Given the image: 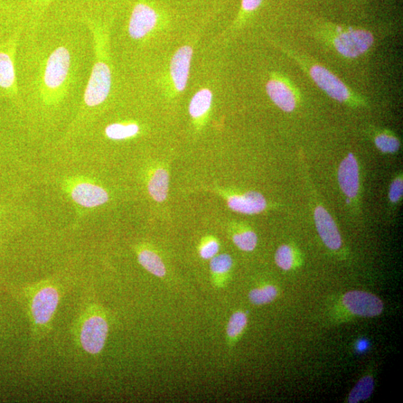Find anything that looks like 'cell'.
<instances>
[{
	"label": "cell",
	"instance_id": "8fae6325",
	"mask_svg": "<svg viewBox=\"0 0 403 403\" xmlns=\"http://www.w3.org/2000/svg\"><path fill=\"white\" fill-rule=\"evenodd\" d=\"M337 180L346 198L352 200L357 198L360 189L359 166L353 153H349L341 162Z\"/></svg>",
	"mask_w": 403,
	"mask_h": 403
},
{
	"label": "cell",
	"instance_id": "6da1fadb",
	"mask_svg": "<svg viewBox=\"0 0 403 403\" xmlns=\"http://www.w3.org/2000/svg\"><path fill=\"white\" fill-rule=\"evenodd\" d=\"M280 49L285 53L290 58L294 59L311 77L317 86L332 99L352 107H359L366 104L362 97L353 92L330 70L293 50L283 48H280Z\"/></svg>",
	"mask_w": 403,
	"mask_h": 403
},
{
	"label": "cell",
	"instance_id": "603a6c76",
	"mask_svg": "<svg viewBox=\"0 0 403 403\" xmlns=\"http://www.w3.org/2000/svg\"><path fill=\"white\" fill-rule=\"evenodd\" d=\"M139 130L135 124H112L106 127V135L111 140H125L137 135Z\"/></svg>",
	"mask_w": 403,
	"mask_h": 403
},
{
	"label": "cell",
	"instance_id": "ffe728a7",
	"mask_svg": "<svg viewBox=\"0 0 403 403\" xmlns=\"http://www.w3.org/2000/svg\"><path fill=\"white\" fill-rule=\"evenodd\" d=\"M16 87V73L12 56L0 51V88L13 91Z\"/></svg>",
	"mask_w": 403,
	"mask_h": 403
},
{
	"label": "cell",
	"instance_id": "7a4b0ae2",
	"mask_svg": "<svg viewBox=\"0 0 403 403\" xmlns=\"http://www.w3.org/2000/svg\"><path fill=\"white\" fill-rule=\"evenodd\" d=\"M331 39L335 50L344 57L358 58L366 53L373 46L374 36L372 32L360 29H337Z\"/></svg>",
	"mask_w": 403,
	"mask_h": 403
},
{
	"label": "cell",
	"instance_id": "ac0fdd59",
	"mask_svg": "<svg viewBox=\"0 0 403 403\" xmlns=\"http://www.w3.org/2000/svg\"><path fill=\"white\" fill-rule=\"evenodd\" d=\"M232 240L235 245L242 251L252 252L258 243L256 233L249 227L239 224H233L230 227Z\"/></svg>",
	"mask_w": 403,
	"mask_h": 403
},
{
	"label": "cell",
	"instance_id": "ba28073f",
	"mask_svg": "<svg viewBox=\"0 0 403 403\" xmlns=\"http://www.w3.org/2000/svg\"><path fill=\"white\" fill-rule=\"evenodd\" d=\"M343 304L352 314L365 317L378 316L384 308L383 303L379 297L359 290L345 294Z\"/></svg>",
	"mask_w": 403,
	"mask_h": 403
},
{
	"label": "cell",
	"instance_id": "83f0119b",
	"mask_svg": "<svg viewBox=\"0 0 403 403\" xmlns=\"http://www.w3.org/2000/svg\"><path fill=\"white\" fill-rule=\"evenodd\" d=\"M403 180L402 175L393 180L390 185L389 200L392 203H398L402 198Z\"/></svg>",
	"mask_w": 403,
	"mask_h": 403
},
{
	"label": "cell",
	"instance_id": "f1b7e54d",
	"mask_svg": "<svg viewBox=\"0 0 403 403\" xmlns=\"http://www.w3.org/2000/svg\"><path fill=\"white\" fill-rule=\"evenodd\" d=\"M261 2L262 0H242V11L245 13L254 12L261 4Z\"/></svg>",
	"mask_w": 403,
	"mask_h": 403
},
{
	"label": "cell",
	"instance_id": "2e32d148",
	"mask_svg": "<svg viewBox=\"0 0 403 403\" xmlns=\"http://www.w3.org/2000/svg\"><path fill=\"white\" fill-rule=\"evenodd\" d=\"M138 260L140 265L146 270L158 278L166 275V268L164 261L156 251L147 247H140L137 251Z\"/></svg>",
	"mask_w": 403,
	"mask_h": 403
},
{
	"label": "cell",
	"instance_id": "52a82bcc",
	"mask_svg": "<svg viewBox=\"0 0 403 403\" xmlns=\"http://www.w3.org/2000/svg\"><path fill=\"white\" fill-rule=\"evenodd\" d=\"M219 192L227 200L229 208L243 214H256L267 209V200L263 195L255 191L246 192Z\"/></svg>",
	"mask_w": 403,
	"mask_h": 403
},
{
	"label": "cell",
	"instance_id": "8992f818",
	"mask_svg": "<svg viewBox=\"0 0 403 403\" xmlns=\"http://www.w3.org/2000/svg\"><path fill=\"white\" fill-rule=\"evenodd\" d=\"M71 55L64 48L55 50L46 62L44 82L46 87L55 90L60 88L68 78Z\"/></svg>",
	"mask_w": 403,
	"mask_h": 403
},
{
	"label": "cell",
	"instance_id": "e0dca14e",
	"mask_svg": "<svg viewBox=\"0 0 403 403\" xmlns=\"http://www.w3.org/2000/svg\"><path fill=\"white\" fill-rule=\"evenodd\" d=\"M233 267V259L229 254H220L214 256L210 261V270L214 285L222 288Z\"/></svg>",
	"mask_w": 403,
	"mask_h": 403
},
{
	"label": "cell",
	"instance_id": "9a60e30c",
	"mask_svg": "<svg viewBox=\"0 0 403 403\" xmlns=\"http://www.w3.org/2000/svg\"><path fill=\"white\" fill-rule=\"evenodd\" d=\"M170 176L167 169L158 166L153 170L148 180V191L151 198L158 203L164 202L168 195Z\"/></svg>",
	"mask_w": 403,
	"mask_h": 403
},
{
	"label": "cell",
	"instance_id": "9c48e42d",
	"mask_svg": "<svg viewBox=\"0 0 403 403\" xmlns=\"http://www.w3.org/2000/svg\"><path fill=\"white\" fill-rule=\"evenodd\" d=\"M266 91L274 104L285 112H292L297 106L298 95L292 84L286 79L274 76L266 84Z\"/></svg>",
	"mask_w": 403,
	"mask_h": 403
},
{
	"label": "cell",
	"instance_id": "7402d4cb",
	"mask_svg": "<svg viewBox=\"0 0 403 403\" xmlns=\"http://www.w3.org/2000/svg\"><path fill=\"white\" fill-rule=\"evenodd\" d=\"M247 321V316L243 312L238 311L232 315L227 327V339L230 344L236 342L245 331Z\"/></svg>",
	"mask_w": 403,
	"mask_h": 403
},
{
	"label": "cell",
	"instance_id": "5b68a950",
	"mask_svg": "<svg viewBox=\"0 0 403 403\" xmlns=\"http://www.w3.org/2000/svg\"><path fill=\"white\" fill-rule=\"evenodd\" d=\"M111 87V73L109 65L98 60L93 66L86 93L84 102L88 106L102 104L109 95Z\"/></svg>",
	"mask_w": 403,
	"mask_h": 403
},
{
	"label": "cell",
	"instance_id": "5bb4252c",
	"mask_svg": "<svg viewBox=\"0 0 403 403\" xmlns=\"http://www.w3.org/2000/svg\"><path fill=\"white\" fill-rule=\"evenodd\" d=\"M73 200L86 208H95L109 200V194L102 187L88 182H80L71 190Z\"/></svg>",
	"mask_w": 403,
	"mask_h": 403
},
{
	"label": "cell",
	"instance_id": "277c9868",
	"mask_svg": "<svg viewBox=\"0 0 403 403\" xmlns=\"http://www.w3.org/2000/svg\"><path fill=\"white\" fill-rule=\"evenodd\" d=\"M57 288L46 285L36 290L31 301V314L35 325L45 327L52 320L59 303Z\"/></svg>",
	"mask_w": 403,
	"mask_h": 403
},
{
	"label": "cell",
	"instance_id": "4316f807",
	"mask_svg": "<svg viewBox=\"0 0 403 403\" xmlns=\"http://www.w3.org/2000/svg\"><path fill=\"white\" fill-rule=\"evenodd\" d=\"M220 243L216 238L207 236L203 238L199 247L200 256L205 260H211L218 255Z\"/></svg>",
	"mask_w": 403,
	"mask_h": 403
},
{
	"label": "cell",
	"instance_id": "f546056e",
	"mask_svg": "<svg viewBox=\"0 0 403 403\" xmlns=\"http://www.w3.org/2000/svg\"><path fill=\"white\" fill-rule=\"evenodd\" d=\"M365 348H366V344H365V342H362L359 344V349L360 350H364Z\"/></svg>",
	"mask_w": 403,
	"mask_h": 403
},
{
	"label": "cell",
	"instance_id": "d4e9b609",
	"mask_svg": "<svg viewBox=\"0 0 403 403\" xmlns=\"http://www.w3.org/2000/svg\"><path fill=\"white\" fill-rule=\"evenodd\" d=\"M278 295V290L274 285H266L254 288L249 294L250 301L256 306L268 304L273 302Z\"/></svg>",
	"mask_w": 403,
	"mask_h": 403
},
{
	"label": "cell",
	"instance_id": "44dd1931",
	"mask_svg": "<svg viewBox=\"0 0 403 403\" xmlns=\"http://www.w3.org/2000/svg\"><path fill=\"white\" fill-rule=\"evenodd\" d=\"M373 142L382 153H396L400 148L399 138L389 131H382L377 133L373 138Z\"/></svg>",
	"mask_w": 403,
	"mask_h": 403
},
{
	"label": "cell",
	"instance_id": "30bf717a",
	"mask_svg": "<svg viewBox=\"0 0 403 403\" xmlns=\"http://www.w3.org/2000/svg\"><path fill=\"white\" fill-rule=\"evenodd\" d=\"M314 219L318 234L324 245L332 250H339L342 246V238L337 224L323 205L316 206Z\"/></svg>",
	"mask_w": 403,
	"mask_h": 403
},
{
	"label": "cell",
	"instance_id": "3957f363",
	"mask_svg": "<svg viewBox=\"0 0 403 403\" xmlns=\"http://www.w3.org/2000/svg\"><path fill=\"white\" fill-rule=\"evenodd\" d=\"M109 335V324L101 314L90 315L84 321L80 332V341L84 351L97 355L104 348Z\"/></svg>",
	"mask_w": 403,
	"mask_h": 403
},
{
	"label": "cell",
	"instance_id": "4fadbf2b",
	"mask_svg": "<svg viewBox=\"0 0 403 403\" xmlns=\"http://www.w3.org/2000/svg\"><path fill=\"white\" fill-rule=\"evenodd\" d=\"M193 49L183 46L173 56L171 62V77L177 91H185L189 82Z\"/></svg>",
	"mask_w": 403,
	"mask_h": 403
},
{
	"label": "cell",
	"instance_id": "7c38bea8",
	"mask_svg": "<svg viewBox=\"0 0 403 403\" xmlns=\"http://www.w3.org/2000/svg\"><path fill=\"white\" fill-rule=\"evenodd\" d=\"M157 22L158 14L153 8L138 4L131 16L129 33L134 39H142L155 29Z\"/></svg>",
	"mask_w": 403,
	"mask_h": 403
},
{
	"label": "cell",
	"instance_id": "cb8c5ba5",
	"mask_svg": "<svg viewBox=\"0 0 403 403\" xmlns=\"http://www.w3.org/2000/svg\"><path fill=\"white\" fill-rule=\"evenodd\" d=\"M374 381L372 377H363L351 391L348 402L357 403L360 401L368 399L373 391Z\"/></svg>",
	"mask_w": 403,
	"mask_h": 403
},
{
	"label": "cell",
	"instance_id": "d6986e66",
	"mask_svg": "<svg viewBox=\"0 0 403 403\" xmlns=\"http://www.w3.org/2000/svg\"><path fill=\"white\" fill-rule=\"evenodd\" d=\"M213 101L212 92L203 88L195 93L189 104V114L194 121H200L208 115Z\"/></svg>",
	"mask_w": 403,
	"mask_h": 403
},
{
	"label": "cell",
	"instance_id": "484cf974",
	"mask_svg": "<svg viewBox=\"0 0 403 403\" xmlns=\"http://www.w3.org/2000/svg\"><path fill=\"white\" fill-rule=\"evenodd\" d=\"M275 261L281 269L284 270L292 269L294 262V254L292 248L285 245L279 247L276 252Z\"/></svg>",
	"mask_w": 403,
	"mask_h": 403
}]
</instances>
